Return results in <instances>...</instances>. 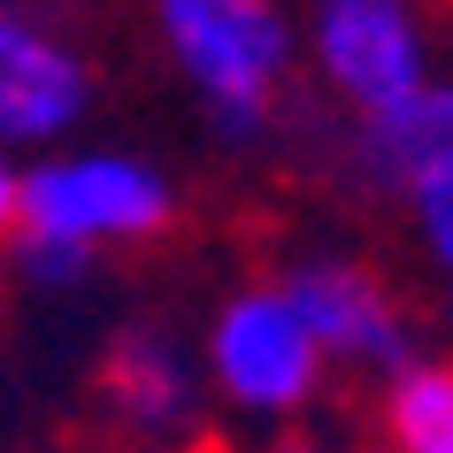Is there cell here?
I'll return each instance as SVG.
<instances>
[{
	"label": "cell",
	"instance_id": "8fae6325",
	"mask_svg": "<svg viewBox=\"0 0 453 453\" xmlns=\"http://www.w3.org/2000/svg\"><path fill=\"white\" fill-rule=\"evenodd\" d=\"M262 453H338V446L315 430V415H308V423H277V430L262 438Z\"/></svg>",
	"mask_w": 453,
	"mask_h": 453
},
{
	"label": "cell",
	"instance_id": "52a82bcc",
	"mask_svg": "<svg viewBox=\"0 0 453 453\" xmlns=\"http://www.w3.org/2000/svg\"><path fill=\"white\" fill-rule=\"evenodd\" d=\"M100 100L93 54L77 31L47 16L39 0H0V146L8 154H47L77 139Z\"/></svg>",
	"mask_w": 453,
	"mask_h": 453
},
{
	"label": "cell",
	"instance_id": "7a4b0ae2",
	"mask_svg": "<svg viewBox=\"0 0 453 453\" xmlns=\"http://www.w3.org/2000/svg\"><path fill=\"white\" fill-rule=\"evenodd\" d=\"M154 47L231 154L269 146L300 70V16L285 0H154Z\"/></svg>",
	"mask_w": 453,
	"mask_h": 453
},
{
	"label": "cell",
	"instance_id": "5b68a950",
	"mask_svg": "<svg viewBox=\"0 0 453 453\" xmlns=\"http://www.w3.org/2000/svg\"><path fill=\"white\" fill-rule=\"evenodd\" d=\"M269 277L292 292V308L308 315L315 346L331 354L338 377H384V369H400V361L423 346L415 308L400 300V285H392L377 262L346 254V246H300V254H285Z\"/></svg>",
	"mask_w": 453,
	"mask_h": 453
},
{
	"label": "cell",
	"instance_id": "8992f818",
	"mask_svg": "<svg viewBox=\"0 0 453 453\" xmlns=\"http://www.w3.org/2000/svg\"><path fill=\"white\" fill-rule=\"evenodd\" d=\"M300 62L346 116H369L438 70L423 0H308Z\"/></svg>",
	"mask_w": 453,
	"mask_h": 453
},
{
	"label": "cell",
	"instance_id": "30bf717a",
	"mask_svg": "<svg viewBox=\"0 0 453 453\" xmlns=\"http://www.w3.org/2000/svg\"><path fill=\"white\" fill-rule=\"evenodd\" d=\"M400 208H407L415 246H423V269L453 292V169H446V177H430V185H415Z\"/></svg>",
	"mask_w": 453,
	"mask_h": 453
},
{
	"label": "cell",
	"instance_id": "277c9868",
	"mask_svg": "<svg viewBox=\"0 0 453 453\" xmlns=\"http://www.w3.org/2000/svg\"><path fill=\"white\" fill-rule=\"evenodd\" d=\"M93 423L123 453H192L208 430V384L200 354L169 323H123L93 361Z\"/></svg>",
	"mask_w": 453,
	"mask_h": 453
},
{
	"label": "cell",
	"instance_id": "6da1fadb",
	"mask_svg": "<svg viewBox=\"0 0 453 453\" xmlns=\"http://www.w3.org/2000/svg\"><path fill=\"white\" fill-rule=\"evenodd\" d=\"M177 231V177L139 146L108 139H62L47 154H24V192H16V231H8V269L39 292L93 285L108 254L154 246Z\"/></svg>",
	"mask_w": 453,
	"mask_h": 453
},
{
	"label": "cell",
	"instance_id": "3957f363",
	"mask_svg": "<svg viewBox=\"0 0 453 453\" xmlns=\"http://www.w3.org/2000/svg\"><path fill=\"white\" fill-rule=\"evenodd\" d=\"M200 384L208 407L231 415L246 430H277V423H308L331 400V354L315 346L308 315L292 308V292L277 277H246L208 308L200 323Z\"/></svg>",
	"mask_w": 453,
	"mask_h": 453
},
{
	"label": "cell",
	"instance_id": "7c38bea8",
	"mask_svg": "<svg viewBox=\"0 0 453 453\" xmlns=\"http://www.w3.org/2000/svg\"><path fill=\"white\" fill-rule=\"evenodd\" d=\"M16 192H24V154L0 146V246H8V231H16Z\"/></svg>",
	"mask_w": 453,
	"mask_h": 453
},
{
	"label": "cell",
	"instance_id": "ba28073f",
	"mask_svg": "<svg viewBox=\"0 0 453 453\" xmlns=\"http://www.w3.org/2000/svg\"><path fill=\"white\" fill-rule=\"evenodd\" d=\"M346 169H354V185H369L377 200H392V208H400L415 185L446 177L453 169V77L430 70L415 93L354 116L346 123Z\"/></svg>",
	"mask_w": 453,
	"mask_h": 453
},
{
	"label": "cell",
	"instance_id": "9c48e42d",
	"mask_svg": "<svg viewBox=\"0 0 453 453\" xmlns=\"http://www.w3.org/2000/svg\"><path fill=\"white\" fill-rule=\"evenodd\" d=\"M377 438L384 453H453V361L415 354L377 377Z\"/></svg>",
	"mask_w": 453,
	"mask_h": 453
}]
</instances>
